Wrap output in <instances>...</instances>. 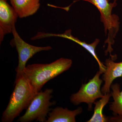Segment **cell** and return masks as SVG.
<instances>
[{
    "label": "cell",
    "mask_w": 122,
    "mask_h": 122,
    "mask_svg": "<svg viewBox=\"0 0 122 122\" xmlns=\"http://www.w3.org/2000/svg\"><path fill=\"white\" fill-rule=\"evenodd\" d=\"M72 62L71 59L61 58L50 63L29 65L24 70L23 75L38 92L48 81L69 70Z\"/></svg>",
    "instance_id": "cell-1"
},
{
    "label": "cell",
    "mask_w": 122,
    "mask_h": 122,
    "mask_svg": "<svg viewBox=\"0 0 122 122\" xmlns=\"http://www.w3.org/2000/svg\"><path fill=\"white\" fill-rule=\"evenodd\" d=\"M15 84L8 104L2 113L1 122H12L27 109L38 93L24 75L15 82Z\"/></svg>",
    "instance_id": "cell-2"
},
{
    "label": "cell",
    "mask_w": 122,
    "mask_h": 122,
    "mask_svg": "<svg viewBox=\"0 0 122 122\" xmlns=\"http://www.w3.org/2000/svg\"><path fill=\"white\" fill-rule=\"evenodd\" d=\"M87 1L94 5L98 9L100 14V20L103 24L104 30L107 38L105 41V46L107 45V49L105 51L106 54H110L111 59L115 61L116 55H112V45L114 44L116 37L120 29L119 18L117 15L112 14L113 8L117 6L116 2H109L108 0H77Z\"/></svg>",
    "instance_id": "cell-3"
},
{
    "label": "cell",
    "mask_w": 122,
    "mask_h": 122,
    "mask_svg": "<svg viewBox=\"0 0 122 122\" xmlns=\"http://www.w3.org/2000/svg\"><path fill=\"white\" fill-rule=\"evenodd\" d=\"M53 90L47 89L44 91L38 92L36 95L24 115L17 120L18 122H46L50 112V107L55 105V102L51 101L53 97Z\"/></svg>",
    "instance_id": "cell-4"
},
{
    "label": "cell",
    "mask_w": 122,
    "mask_h": 122,
    "mask_svg": "<svg viewBox=\"0 0 122 122\" xmlns=\"http://www.w3.org/2000/svg\"><path fill=\"white\" fill-rule=\"evenodd\" d=\"M12 33L13 35V39H12L10 44L12 46H15L16 48L18 55V65L16 69V81L24 74L26 63L29 59L39 52L51 50L52 47L50 46H36L28 44L20 37L15 26L13 28Z\"/></svg>",
    "instance_id": "cell-5"
},
{
    "label": "cell",
    "mask_w": 122,
    "mask_h": 122,
    "mask_svg": "<svg viewBox=\"0 0 122 122\" xmlns=\"http://www.w3.org/2000/svg\"><path fill=\"white\" fill-rule=\"evenodd\" d=\"M102 74V73L99 71L87 83L82 84L79 91L71 96L70 100L71 102L74 105L86 103L88 105V110H91L95 100L104 96L100 90L103 80L99 77Z\"/></svg>",
    "instance_id": "cell-6"
},
{
    "label": "cell",
    "mask_w": 122,
    "mask_h": 122,
    "mask_svg": "<svg viewBox=\"0 0 122 122\" xmlns=\"http://www.w3.org/2000/svg\"><path fill=\"white\" fill-rule=\"evenodd\" d=\"M17 14L7 0H0V43L5 36L12 33L18 18Z\"/></svg>",
    "instance_id": "cell-7"
},
{
    "label": "cell",
    "mask_w": 122,
    "mask_h": 122,
    "mask_svg": "<svg viewBox=\"0 0 122 122\" xmlns=\"http://www.w3.org/2000/svg\"><path fill=\"white\" fill-rule=\"evenodd\" d=\"M45 36L46 38L51 37L63 38H66L72 41L79 44L83 48H85L86 50L89 52L94 58L99 66V71L102 74L103 73L105 72L106 67V66L104 65L100 61L98 57L97 56L95 52V49L96 46L100 42V40L98 38L95 39V40L91 44H87L85 41H82L77 38L74 36L72 35V30L71 29L66 30L65 32L62 34H57L46 33Z\"/></svg>",
    "instance_id": "cell-8"
},
{
    "label": "cell",
    "mask_w": 122,
    "mask_h": 122,
    "mask_svg": "<svg viewBox=\"0 0 122 122\" xmlns=\"http://www.w3.org/2000/svg\"><path fill=\"white\" fill-rule=\"evenodd\" d=\"M105 64L106 68L103 75V80L105 81L101 91L104 95L110 92V88L113 81L122 77V61L115 62L112 59H107Z\"/></svg>",
    "instance_id": "cell-9"
},
{
    "label": "cell",
    "mask_w": 122,
    "mask_h": 122,
    "mask_svg": "<svg viewBox=\"0 0 122 122\" xmlns=\"http://www.w3.org/2000/svg\"><path fill=\"white\" fill-rule=\"evenodd\" d=\"M82 111L81 107L73 111L68 110V108L57 107L50 112L46 122H75L76 116Z\"/></svg>",
    "instance_id": "cell-10"
},
{
    "label": "cell",
    "mask_w": 122,
    "mask_h": 122,
    "mask_svg": "<svg viewBox=\"0 0 122 122\" xmlns=\"http://www.w3.org/2000/svg\"><path fill=\"white\" fill-rule=\"evenodd\" d=\"M10 2L20 18L35 14L40 7V0H10Z\"/></svg>",
    "instance_id": "cell-11"
},
{
    "label": "cell",
    "mask_w": 122,
    "mask_h": 122,
    "mask_svg": "<svg viewBox=\"0 0 122 122\" xmlns=\"http://www.w3.org/2000/svg\"><path fill=\"white\" fill-rule=\"evenodd\" d=\"M111 93L110 92L104 95V96L100 100L94 103L95 105L94 111L93 116L91 118L87 121V122H109L108 117H107L103 114V109L104 107L109 102Z\"/></svg>",
    "instance_id": "cell-12"
},
{
    "label": "cell",
    "mask_w": 122,
    "mask_h": 122,
    "mask_svg": "<svg viewBox=\"0 0 122 122\" xmlns=\"http://www.w3.org/2000/svg\"><path fill=\"white\" fill-rule=\"evenodd\" d=\"M111 87L114 102L110 105L109 110L113 112L114 115L122 116V91H120V85L115 83L112 85Z\"/></svg>",
    "instance_id": "cell-13"
},
{
    "label": "cell",
    "mask_w": 122,
    "mask_h": 122,
    "mask_svg": "<svg viewBox=\"0 0 122 122\" xmlns=\"http://www.w3.org/2000/svg\"><path fill=\"white\" fill-rule=\"evenodd\" d=\"M109 122H122V116L115 115L108 117Z\"/></svg>",
    "instance_id": "cell-14"
},
{
    "label": "cell",
    "mask_w": 122,
    "mask_h": 122,
    "mask_svg": "<svg viewBox=\"0 0 122 122\" xmlns=\"http://www.w3.org/2000/svg\"><path fill=\"white\" fill-rule=\"evenodd\" d=\"M112 0H108V1H110ZM113 1L114 2H116L117 1V0H113Z\"/></svg>",
    "instance_id": "cell-15"
}]
</instances>
